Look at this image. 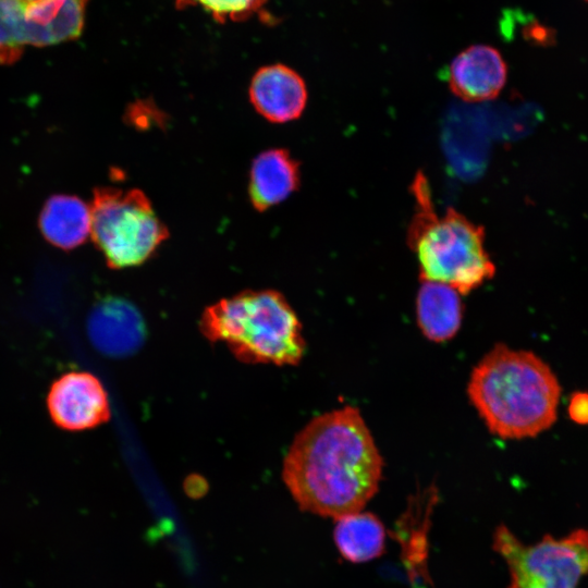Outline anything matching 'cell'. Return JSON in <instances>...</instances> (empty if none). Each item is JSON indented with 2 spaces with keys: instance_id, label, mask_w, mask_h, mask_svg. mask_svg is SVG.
Here are the masks:
<instances>
[{
  "instance_id": "obj_13",
  "label": "cell",
  "mask_w": 588,
  "mask_h": 588,
  "mask_svg": "<svg viewBox=\"0 0 588 588\" xmlns=\"http://www.w3.org/2000/svg\"><path fill=\"white\" fill-rule=\"evenodd\" d=\"M421 282L416 298L418 327L432 342L448 341L462 324L464 309L461 294L443 283Z\"/></svg>"
},
{
  "instance_id": "obj_6",
  "label": "cell",
  "mask_w": 588,
  "mask_h": 588,
  "mask_svg": "<svg viewBox=\"0 0 588 588\" xmlns=\"http://www.w3.org/2000/svg\"><path fill=\"white\" fill-rule=\"evenodd\" d=\"M493 548L507 564V588H577L588 575V529L574 530L560 539L547 535L527 546L500 526Z\"/></svg>"
},
{
  "instance_id": "obj_8",
  "label": "cell",
  "mask_w": 588,
  "mask_h": 588,
  "mask_svg": "<svg viewBox=\"0 0 588 588\" xmlns=\"http://www.w3.org/2000/svg\"><path fill=\"white\" fill-rule=\"evenodd\" d=\"M47 407L53 422L69 431L95 428L111 416L102 383L86 371H71L57 379L49 390Z\"/></svg>"
},
{
  "instance_id": "obj_11",
  "label": "cell",
  "mask_w": 588,
  "mask_h": 588,
  "mask_svg": "<svg viewBox=\"0 0 588 588\" xmlns=\"http://www.w3.org/2000/svg\"><path fill=\"white\" fill-rule=\"evenodd\" d=\"M88 335L103 354L124 356L134 352L144 338V324L136 308L126 301L110 298L91 311Z\"/></svg>"
},
{
  "instance_id": "obj_1",
  "label": "cell",
  "mask_w": 588,
  "mask_h": 588,
  "mask_svg": "<svg viewBox=\"0 0 588 588\" xmlns=\"http://www.w3.org/2000/svg\"><path fill=\"white\" fill-rule=\"evenodd\" d=\"M383 461L359 411L313 418L284 457L282 479L306 512L339 518L360 512L378 490Z\"/></svg>"
},
{
  "instance_id": "obj_3",
  "label": "cell",
  "mask_w": 588,
  "mask_h": 588,
  "mask_svg": "<svg viewBox=\"0 0 588 588\" xmlns=\"http://www.w3.org/2000/svg\"><path fill=\"white\" fill-rule=\"evenodd\" d=\"M199 329L210 342L225 343L246 364L294 366L305 353L302 323L278 291H243L208 306Z\"/></svg>"
},
{
  "instance_id": "obj_15",
  "label": "cell",
  "mask_w": 588,
  "mask_h": 588,
  "mask_svg": "<svg viewBox=\"0 0 588 588\" xmlns=\"http://www.w3.org/2000/svg\"><path fill=\"white\" fill-rule=\"evenodd\" d=\"M333 538L345 560L362 563L382 554L385 530L377 516L360 511L336 518Z\"/></svg>"
},
{
  "instance_id": "obj_10",
  "label": "cell",
  "mask_w": 588,
  "mask_h": 588,
  "mask_svg": "<svg viewBox=\"0 0 588 588\" xmlns=\"http://www.w3.org/2000/svg\"><path fill=\"white\" fill-rule=\"evenodd\" d=\"M249 99L256 111L273 123L297 119L307 102L304 79L283 64L259 69L249 86Z\"/></svg>"
},
{
  "instance_id": "obj_14",
  "label": "cell",
  "mask_w": 588,
  "mask_h": 588,
  "mask_svg": "<svg viewBox=\"0 0 588 588\" xmlns=\"http://www.w3.org/2000/svg\"><path fill=\"white\" fill-rule=\"evenodd\" d=\"M38 224L50 244L66 250L73 249L82 245L90 234V206L76 196H51L42 207Z\"/></svg>"
},
{
  "instance_id": "obj_16",
  "label": "cell",
  "mask_w": 588,
  "mask_h": 588,
  "mask_svg": "<svg viewBox=\"0 0 588 588\" xmlns=\"http://www.w3.org/2000/svg\"><path fill=\"white\" fill-rule=\"evenodd\" d=\"M267 0H175V3L184 8L198 4L209 12L212 17L220 22H238L249 19L260 11Z\"/></svg>"
},
{
  "instance_id": "obj_12",
  "label": "cell",
  "mask_w": 588,
  "mask_h": 588,
  "mask_svg": "<svg viewBox=\"0 0 588 588\" xmlns=\"http://www.w3.org/2000/svg\"><path fill=\"white\" fill-rule=\"evenodd\" d=\"M299 184V168L285 149L259 154L249 171L248 194L253 206L265 211L286 199Z\"/></svg>"
},
{
  "instance_id": "obj_7",
  "label": "cell",
  "mask_w": 588,
  "mask_h": 588,
  "mask_svg": "<svg viewBox=\"0 0 588 588\" xmlns=\"http://www.w3.org/2000/svg\"><path fill=\"white\" fill-rule=\"evenodd\" d=\"M88 0H0V63L25 46L46 47L77 38Z\"/></svg>"
},
{
  "instance_id": "obj_4",
  "label": "cell",
  "mask_w": 588,
  "mask_h": 588,
  "mask_svg": "<svg viewBox=\"0 0 588 588\" xmlns=\"http://www.w3.org/2000/svg\"><path fill=\"white\" fill-rule=\"evenodd\" d=\"M412 192L416 211L407 243L417 257L420 280L450 285L461 295L490 280L495 267L485 248L483 228L454 208L439 216L421 172L417 173Z\"/></svg>"
},
{
  "instance_id": "obj_9",
  "label": "cell",
  "mask_w": 588,
  "mask_h": 588,
  "mask_svg": "<svg viewBox=\"0 0 588 588\" xmlns=\"http://www.w3.org/2000/svg\"><path fill=\"white\" fill-rule=\"evenodd\" d=\"M507 66L499 50L489 45H473L461 51L448 70L452 93L466 101L494 99L503 89Z\"/></svg>"
},
{
  "instance_id": "obj_17",
  "label": "cell",
  "mask_w": 588,
  "mask_h": 588,
  "mask_svg": "<svg viewBox=\"0 0 588 588\" xmlns=\"http://www.w3.org/2000/svg\"><path fill=\"white\" fill-rule=\"evenodd\" d=\"M568 415L579 425H588V392H576L568 404Z\"/></svg>"
},
{
  "instance_id": "obj_2",
  "label": "cell",
  "mask_w": 588,
  "mask_h": 588,
  "mask_svg": "<svg viewBox=\"0 0 588 588\" xmlns=\"http://www.w3.org/2000/svg\"><path fill=\"white\" fill-rule=\"evenodd\" d=\"M467 393L491 433L524 439L555 422L561 387L536 354L498 344L474 367Z\"/></svg>"
},
{
  "instance_id": "obj_5",
  "label": "cell",
  "mask_w": 588,
  "mask_h": 588,
  "mask_svg": "<svg viewBox=\"0 0 588 588\" xmlns=\"http://www.w3.org/2000/svg\"><path fill=\"white\" fill-rule=\"evenodd\" d=\"M90 215L91 238L113 269L142 265L168 237L150 200L136 188H96Z\"/></svg>"
}]
</instances>
